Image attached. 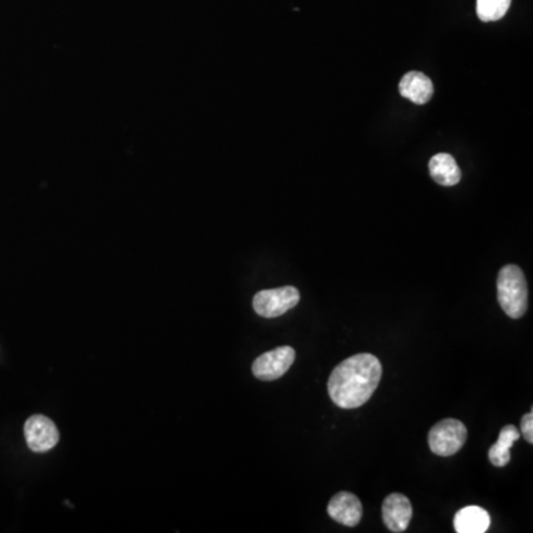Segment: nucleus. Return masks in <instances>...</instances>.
Listing matches in <instances>:
<instances>
[{"instance_id": "0eeeda50", "label": "nucleus", "mask_w": 533, "mask_h": 533, "mask_svg": "<svg viewBox=\"0 0 533 533\" xmlns=\"http://www.w3.org/2000/svg\"><path fill=\"white\" fill-rule=\"evenodd\" d=\"M412 518V504L401 493H391L382 504V520L390 532H405Z\"/></svg>"}, {"instance_id": "f257e3e1", "label": "nucleus", "mask_w": 533, "mask_h": 533, "mask_svg": "<svg viewBox=\"0 0 533 533\" xmlns=\"http://www.w3.org/2000/svg\"><path fill=\"white\" fill-rule=\"evenodd\" d=\"M382 377L381 361L370 353L356 354L342 361L329 378L328 391L341 410H356L370 400Z\"/></svg>"}, {"instance_id": "9d476101", "label": "nucleus", "mask_w": 533, "mask_h": 533, "mask_svg": "<svg viewBox=\"0 0 533 533\" xmlns=\"http://www.w3.org/2000/svg\"><path fill=\"white\" fill-rule=\"evenodd\" d=\"M453 526L458 533H485L490 528V516L481 507H465L455 514Z\"/></svg>"}, {"instance_id": "7ed1b4c3", "label": "nucleus", "mask_w": 533, "mask_h": 533, "mask_svg": "<svg viewBox=\"0 0 533 533\" xmlns=\"http://www.w3.org/2000/svg\"><path fill=\"white\" fill-rule=\"evenodd\" d=\"M467 427L458 419H441L429 429V445L431 452L439 457H452L461 450L467 441Z\"/></svg>"}, {"instance_id": "ddd939ff", "label": "nucleus", "mask_w": 533, "mask_h": 533, "mask_svg": "<svg viewBox=\"0 0 533 533\" xmlns=\"http://www.w3.org/2000/svg\"><path fill=\"white\" fill-rule=\"evenodd\" d=\"M511 0H478V15L485 23L501 20L508 11Z\"/></svg>"}, {"instance_id": "1a4fd4ad", "label": "nucleus", "mask_w": 533, "mask_h": 533, "mask_svg": "<svg viewBox=\"0 0 533 533\" xmlns=\"http://www.w3.org/2000/svg\"><path fill=\"white\" fill-rule=\"evenodd\" d=\"M401 96L412 101L415 104H425L433 98V82L421 72L406 73L399 84Z\"/></svg>"}, {"instance_id": "423d86ee", "label": "nucleus", "mask_w": 533, "mask_h": 533, "mask_svg": "<svg viewBox=\"0 0 533 533\" xmlns=\"http://www.w3.org/2000/svg\"><path fill=\"white\" fill-rule=\"evenodd\" d=\"M25 434L28 448L37 453L48 452L60 440L56 425L44 415L28 418L25 425Z\"/></svg>"}, {"instance_id": "f03ea898", "label": "nucleus", "mask_w": 533, "mask_h": 533, "mask_svg": "<svg viewBox=\"0 0 533 533\" xmlns=\"http://www.w3.org/2000/svg\"><path fill=\"white\" fill-rule=\"evenodd\" d=\"M498 302L504 313L518 319L528 310V281L518 265H506L498 274Z\"/></svg>"}, {"instance_id": "9b49d317", "label": "nucleus", "mask_w": 533, "mask_h": 533, "mask_svg": "<svg viewBox=\"0 0 533 533\" xmlns=\"http://www.w3.org/2000/svg\"><path fill=\"white\" fill-rule=\"evenodd\" d=\"M429 175L438 184L450 187L461 181V169L448 153H439L429 163Z\"/></svg>"}, {"instance_id": "f8f14e48", "label": "nucleus", "mask_w": 533, "mask_h": 533, "mask_svg": "<svg viewBox=\"0 0 533 533\" xmlns=\"http://www.w3.org/2000/svg\"><path fill=\"white\" fill-rule=\"evenodd\" d=\"M520 439V431L514 425H506L499 433L497 443L489 449V461L495 467H506L511 459V448Z\"/></svg>"}, {"instance_id": "39448f33", "label": "nucleus", "mask_w": 533, "mask_h": 533, "mask_svg": "<svg viewBox=\"0 0 533 533\" xmlns=\"http://www.w3.org/2000/svg\"><path fill=\"white\" fill-rule=\"evenodd\" d=\"M295 360V350L292 347H279L269 353L261 354L253 361L252 372L261 381H274L283 377Z\"/></svg>"}, {"instance_id": "20e7f679", "label": "nucleus", "mask_w": 533, "mask_h": 533, "mask_svg": "<svg viewBox=\"0 0 533 533\" xmlns=\"http://www.w3.org/2000/svg\"><path fill=\"white\" fill-rule=\"evenodd\" d=\"M300 291L293 286L283 288L265 289L253 297V310L261 317L273 319L281 316L300 302Z\"/></svg>"}, {"instance_id": "4468645a", "label": "nucleus", "mask_w": 533, "mask_h": 533, "mask_svg": "<svg viewBox=\"0 0 533 533\" xmlns=\"http://www.w3.org/2000/svg\"><path fill=\"white\" fill-rule=\"evenodd\" d=\"M521 434L526 439L528 443H533V412L526 413L525 417L521 418Z\"/></svg>"}, {"instance_id": "6e6552de", "label": "nucleus", "mask_w": 533, "mask_h": 533, "mask_svg": "<svg viewBox=\"0 0 533 533\" xmlns=\"http://www.w3.org/2000/svg\"><path fill=\"white\" fill-rule=\"evenodd\" d=\"M328 513L338 523L354 528L360 523L363 507L353 493L338 492L329 502Z\"/></svg>"}]
</instances>
